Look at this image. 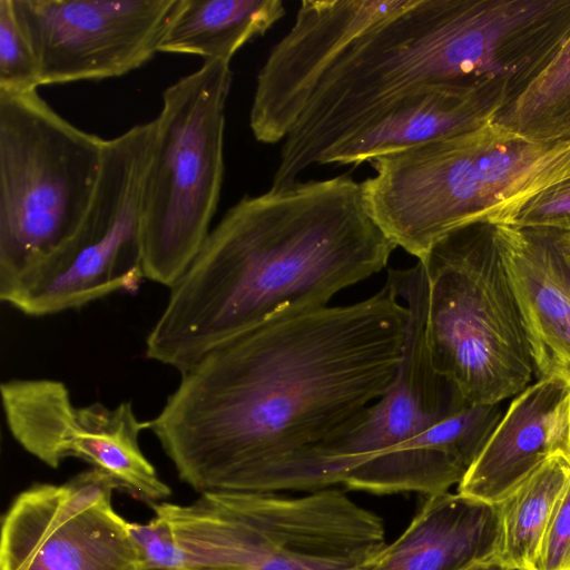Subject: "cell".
<instances>
[{
	"instance_id": "6da1fadb",
	"label": "cell",
	"mask_w": 570,
	"mask_h": 570,
	"mask_svg": "<svg viewBox=\"0 0 570 570\" xmlns=\"http://www.w3.org/2000/svg\"><path fill=\"white\" fill-rule=\"evenodd\" d=\"M406 321L386 284L354 304L274 320L180 373L148 430L200 494L262 492L273 471L389 390Z\"/></svg>"
},
{
	"instance_id": "7a4b0ae2",
	"label": "cell",
	"mask_w": 570,
	"mask_h": 570,
	"mask_svg": "<svg viewBox=\"0 0 570 570\" xmlns=\"http://www.w3.org/2000/svg\"><path fill=\"white\" fill-rule=\"evenodd\" d=\"M395 248L347 175L246 195L169 288L146 357L183 373L274 320L328 306Z\"/></svg>"
},
{
	"instance_id": "3957f363",
	"label": "cell",
	"mask_w": 570,
	"mask_h": 570,
	"mask_svg": "<svg viewBox=\"0 0 570 570\" xmlns=\"http://www.w3.org/2000/svg\"><path fill=\"white\" fill-rule=\"evenodd\" d=\"M150 507L167 568L357 570L386 544L381 517L335 487L205 493L187 505Z\"/></svg>"
},
{
	"instance_id": "277c9868",
	"label": "cell",
	"mask_w": 570,
	"mask_h": 570,
	"mask_svg": "<svg viewBox=\"0 0 570 570\" xmlns=\"http://www.w3.org/2000/svg\"><path fill=\"white\" fill-rule=\"evenodd\" d=\"M428 282L426 342L435 371L465 405L503 403L535 375L494 224L473 223L420 259Z\"/></svg>"
},
{
	"instance_id": "5b68a950",
	"label": "cell",
	"mask_w": 570,
	"mask_h": 570,
	"mask_svg": "<svg viewBox=\"0 0 570 570\" xmlns=\"http://www.w3.org/2000/svg\"><path fill=\"white\" fill-rule=\"evenodd\" d=\"M105 141L61 117L37 90L0 91V291L75 234Z\"/></svg>"
},
{
	"instance_id": "8992f818",
	"label": "cell",
	"mask_w": 570,
	"mask_h": 570,
	"mask_svg": "<svg viewBox=\"0 0 570 570\" xmlns=\"http://www.w3.org/2000/svg\"><path fill=\"white\" fill-rule=\"evenodd\" d=\"M230 62L209 60L163 92L142 196L145 278L173 287L208 234L224 180Z\"/></svg>"
},
{
	"instance_id": "52a82bcc",
	"label": "cell",
	"mask_w": 570,
	"mask_h": 570,
	"mask_svg": "<svg viewBox=\"0 0 570 570\" xmlns=\"http://www.w3.org/2000/svg\"><path fill=\"white\" fill-rule=\"evenodd\" d=\"M155 134L153 119L106 139L96 189L77 230L1 289L2 302L39 317L138 288L145 278L142 196Z\"/></svg>"
},
{
	"instance_id": "ba28073f",
	"label": "cell",
	"mask_w": 570,
	"mask_h": 570,
	"mask_svg": "<svg viewBox=\"0 0 570 570\" xmlns=\"http://www.w3.org/2000/svg\"><path fill=\"white\" fill-rule=\"evenodd\" d=\"M385 284L407 308L396 376L389 390L346 428L284 465V479L294 491L343 484L353 469L403 446L468 406L432 364L426 342L428 282L422 263L389 268Z\"/></svg>"
},
{
	"instance_id": "9c48e42d",
	"label": "cell",
	"mask_w": 570,
	"mask_h": 570,
	"mask_svg": "<svg viewBox=\"0 0 570 570\" xmlns=\"http://www.w3.org/2000/svg\"><path fill=\"white\" fill-rule=\"evenodd\" d=\"M115 489L92 468L20 492L2 520L0 569L144 570L131 522L112 508Z\"/></svg>"
},
{
	"instance_id": "30bf717a",
	"label": "cell",
	"mask_w": 570,
	"mask_h": 570,
	"mask_svg": "<svg viewBox=\"0 0 570 570\" xmlns=\"http://www.w3.org/2000/svg\"><path fill=\"white\" fill-rule=\"evenodd\" d=\"M0 391L11 435L45 464L56 469L67 458H78L149 505L170 497L139 446L149 421H140L130 402L114 409L101 403L76 407L65 383L49 379L10 380Z\"/></svg>"
},
{
	"instance_id": "8fae6325",
	"label": "cell",
	"mask_w": 570,
	"mask_h": 570,
	"mask_svg": "<svg viewBox=\"0 0 570 570\" xmlns=\"http://www.w3.org/2000/svg\"><path fill=\"white\" fill-rule=\"evenodd\" d=\"M178 0H14L40 86L124 76L150 60Z\"/></svg>"
},
{
	"instance_id": "7c38bea8",
	"label": "cell",
	"mask_w": 570,
	"mask_h": 570,
	"mask_svg": "<svg viewBox=\"0 0 570 570\" xmlns=\"http://www.w3.org/2000/svg\"><path fill=\"white\" fill-rule=\"evenodd\" d=\"M412 0H304L256 78L249 127L263 144L283 141L330 63L351 42Z\"/></svg>"
},
{
	"instance_id": "4fadbf2b",
	"label": "cell",
	"mask_w": 570,
	"mask_h": 570,
	"mask_svg": "<svg viewBox=\"0 0 570 570\" xmlns=\"http://www.w3.org/2000/svg\"><path fill=\"white\" fill-rule=\"evenodd\" d=\"M503 80L449 81L392 102L328 150L318 165L366 161L479 129L511 99Z\"/></svg>"
},
{
	"instance_id": "5bb4252c",
	"label": "cell",
	"mask_w": 570,
	"mask_h": 570,
	"mask_svg": "<svg viewBox=\"0 0 570 570\" xmlns=\"http://www.w3.org/2000/svg\"><path fill=\"white\" fill-rule=\"evenodd\" d=\"M538 379H570V232L494 225Z\"/></svg>"
},
{
	"instance_id": "9a60e30c",
	"label": "cell",
	"mask_w": 570,
	"mask_h": 570,
	"mask_svg": "<svg viewBox=\"0 0 570 570\" xmlns=\"http://www.w3.org/2000/svg\"><path fill=\"white\" fill-rule=\"evenodd\" d=\"M570 458V379H538L512 400L458 492L500 504L547 459Z\"/></svg>"
},
{
	"instance_id": "2e32d148",
	"label": "cell",
	"mask_w": 570,
	"mask_h": 570,
	"mask_svg": "<svg viewBox=\"0 0 570 570\" xmlns=\"http://www.w3.org/2000/svg\"><path fill=\"white\" fill-rule=\"evenodd\" d=\"M504 412L502 403L465 406L403 446L353 469L343 485L374 494L448 492L462 481Z\"/></svg>"
},
{
	"instance_id": "e0dca14e",
	"label": "cell",
	"mask_w": 570,
	"mask_h": 570,
	"mask_svg": "<svg viewBox=\"0 0 570 570\" xmlns=\"http://www.w3.org/2000/svg\"><path fill=\"white\" fill-rule=\"evenodd\" d=\"M425 497L401 535L357 570H463L499 559V504L450 491Z\"/></svg>"
},
{
	"instance_id": "ac0fdd59",
	"label": "cell",
	"mask_w": 570,
	"mask_h": 570,
	"mask_svg": "<svg viewBox=\"0 0 570 570\" xmlns=\"http://www.w3.org/2000/svg\"><path fill=\"white\" fill-rule=\"evenodd\" d=\"M285 16L282 0H178L158 52L229 61Z\"/></svg>"
},
{
	"instance_id": "d6986e66",
	"label": "cell",
	"mask_w": 570,
	"mask_h": 570,
	"mask_svg": "<svg viewBox=\"0 0 570 570\" xmlns=\"http://www.w3.org/2000/svg\"><path fill=\"white\" fill-rule=\"evenodd\" d=\"M569 478L570 458L552 455L499 504V560L521 570H534L546 528Z\"/></svg>"
},
{
	"instance_id": "ffe728a7",
	"label": "cell",
	"mask_w": 570,
	"mask_h": 570,
	"mask_svg": "<svg viewBox=\"0 0 570 570\" xmlns=\"http://www.w3.org/2000/svg\"><path fill=\"white\" fill-rule=\"evenodd\" d=\"M492 122L533 142L570 139V38Z\"/></svg>"
},
{
	"instance_id": "44dd1931",
	"label": "cell",
	"mask_w": 570,
	"mask_h": 570,
	"mask_svg": "<svg viewBox=\"0 0 570 570\" xmlns=\"http://www.w3.org/2000/svg\"><path fill=\"white\" fill-rule=\"evenodd\" d=\"M39 86V63L18 19L14 0H0V91L26 92Z\"/></svg>"
},
{
	"instance_id": "7402d4cb",
	"label": "cell",
	"mask_w": 570,
	"mask_h": 570,
	"mask_svg": "<svg viewBox=\"0 0 570 570\" xmlns=\"http://www.w3.org/2000/svg\"><path fill=\"white\" fill-rule=\"evenodd\" d=\"M503 224L570 232V177L523 203Z\"/></svg>"
},
{
	"instance_id": "603a6c76",
	"label": "cell",
	"mask_w": 570,
	"mask_h": 570,
	"mask_svg": "<svg viewBox=\"0 0 570 570\" xmlns=\"http://www.w3.org/2000/svg\"><path fill=\"white\" fill-rule=\"evenodd\" d=\"M534 570H570V478L551 513Z\"/></svg>"
},
{
	"instance_id": "cb8c5ba5",
	"label": "cell",
	"mask_w": 570,
	"mask_h": 570,
	"mask_svg": "<svg viewBox=\"0 0 570 570\" xmlns=\"http://www.w3.org/2000/svg\"><path fill=\"white\" fill-rule=\"evenodd\" d=\"M463 570H521L502 562L499 559L474 563Z\"/></svg>"
},
{
	"instance_id": "d4e9b609",
	"label": "cell",
	"mask_w": 570,
	"mask_h": 570,
	"mask_svg": "<svg viewBox=\"0 0 570 570\" xmlns=\"http://www.w3.org/2000/svg\"><path fill=\"white\" fill-rule=\"evenodd\" d=\"M144 570H230V569L207 568V567H181V568H144Z\"/></svg>"
}]
</instances>
